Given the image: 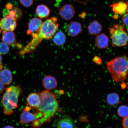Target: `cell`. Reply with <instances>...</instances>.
<instances>
[{
    "label": "cell",
    "mask_w": 128,
    "mask_h": 128,
    "mask_svg": "<svg viewBox=\"0 0 128 128\" xmlns=\"http://www.w3.org/2000/svg\"><path fill=\"white\" fill-rule=\"evenodd\" d=\"M21 4L25 7H30L33 4L34 0H20Z\"/></svg>",
    "instance_id": "cell-24"
},
{
    "label": "cell",
    "mask_w": 128,
    "mask_h": 128,
    "mask_svg": "<svg viewBox=\"0 0 128 128\" xmlns=\"http://www.w3.org/2000/svg\"><path fill=\"white\" fill-rule=\"evenodd\" d=\"M26 101L28 105L30 107L38 108L40 102L39 94L36 93H32L27 97Z\"/></svg>",
    "instance_id": "cell-17"
},
{
    "label": "cell",
    "mask_w": 128,
    "mask_h": 128,
    "mask_svg": "<svg viewBox=\"0 0 128 128\" xmlns=\"http://www.w3.org/2000/svg\"><path fill=\"white\" fill-rule=\"evenodd\" d=\"M128 116L124 118L122 122V126L124 128H128Z\"/></svg>",
    "instance_id": "cell-27"
},
{
    "label": "cell",
    "mask_w": 128,
    "mask_h": 128,
    "mask_svg": "<svg viewBox=\"0 0 128 128\" xmlns=\"http://www.w3.org/2000/svg\"><path fill=\"white\" fill-rule=\"evenodd\" d=\"M57 128H76L74 122L69 116H64L58 122Z\"/></svg>",
    "instance_id": "cell-14"
},
{
    "label": "cell",
    "mask_w": 128,
    "mask_h": 128,
    "mask_svg": "<svg viewBox=\"0 0 128 128\" xmlns=\"http://www.w3.org/2000/svg\"><path fill=\"white\" fill-rule=\"evenodd\" d=\"M42 23V21L39 18H34L31 19L28 24L27 34L29 35L36 32H37L40 28Z\"/></svg>",
    "instance_id": "cell-11"
},
{
    "label": "cell",
    "mask_w": 128,
    "mask_h": 128,
    "mask_svg": "<svg viewBox=\"0 0 128 128\" xmlns=\"http://www.w3.org/2000/svg\"><path fill=\"white\" fill-rule=\"evenodd\" d=\"M92 61L98 64L101 65L102 64L101 59L98 56H96L93 59Z\"/></svg>",
    "instance_id": "cell-26"
},
{
    "label": "cell",
    "mask_w": 128,
    "mask_h": 128,
    "mask_svg": "<svg viewBox=\"0 0 128 128\" xmlns=\"http://www.w3.org/2000/svg\"><path fill=\"white\" fill-rule=\"evenodd\" d=\"M119 95L116 93L109 94L107 98V102L108 104L113 106L117 104L120 102Z\"/></svg>",
    "instance_id": "cell-21"
},
{
    "label": "cell",
    "mask_w": 128,
    "mask_h": 128,
    "mask_svg": "<svg viewBox=\"0 0 128 128\" xmlns=\"http://www.w3.org/2000/svg\"><path fill=\"white\" fill-rule=\"evenodd\" d=\"M42 84L44 87L47 90H52L56 88L58 85V82L54 77L47 76L43 78Z\"/></svg>",
    "instance_id": "cell-12"
},
{
    "label": "cell",
    "mask_w": 128,
    "mask_h": 128,
    "mask_svg": "<svg viewBox=\"0 0 128 128\" xmlns=\"http://www.w3.org/2000/svg\"><path fill=\"white\" fill-rule=\"evenodd\" d=\"M128 107L126 105H122L118 108V113L119 116L124 118L128 116Z\"/></svg>",
    "instance_id": "cell-22"
},
{
    "label": "cell",
    "mask_w": 128,
    "mask_h": 128,
    "mask_svg": "<svg viewBox=\"0 0 128 128\" xmlns=\"http://www.w3.org/2000/svg\"><path fill=\"white\" fill-rule=\"evenodd\" d=\"M36 12L37 15L40 19L46 18L48 16L50 10L47 6L44 4H40L37 7Z\"/></svg>",
    "instance_id": "cell-19"
},
{
    "label": "cell",
    "mask_w": 128,
    "mask_h": 128,
    "mask_svg": "<svg viewBox=\"0 0 128 128\" xmlns=\"http://www.w3.org/2000/svg\"><path fill=\"white\" fill-rule=\"evenodd\" d=\"M6 9L10 10L12 8V5L10 3H8L6 5Z\"/></svg>",
    "instance_id": "cell-29"
},
{
    "label": "cell",
    "mask_w": 128,
    "mask_h": 128,
    "mask_svg": "<svg viewBox=\"0 0 128 128\" xmlns=\"http://www.w3.org/2000/svg\"><path fill=\"white\" fill-rule=\"evenodd\" d=\"M75 12L74 8L72 6L66 4L60 8L59 14L64 20H71L74 17Z\"/></svg>",
    "instance_id": "cell-8"
},
{
    "label": "cell",
    "mask_w": 128,
    "mask_h": 128,
    "mask_svg": "<svg viewBox=\"0 0 128 128\" xmlns=\"http://www.w3.org/2000/svg\"><path fill=\"white\" fill-rule=\"evenodd\" d=\"M108 36L104 34H101L96 37L95 45L98 48L105 49L108 47Z\"/></svg>",
    "instance_id": "cell-13"
},
{
    "label": "cell",
    "mask_w": 128,
    "mask_h": 128,
    "mask_svg": "<svg viewBox=\"0 0 128 128\" xmlns=\"http://www.w3.org/2000/svg\"><path fill=\"white\" fill-rule=\"evenodd\" d=\"M128 11L126 13L124 14L122 18V20L124 24L127 27V31H128Z\"/></svg>",
    "instance_id": "cell-25"
},
{
    "label": "cell",
    "mask_w": 128,
    "mask_h": 128,
    "mask_svg": "<svg viewBox=\"0 0 128 128\" xmlns=\"http://www.w3.org/2000/svg\"><path fill=\"white\" fill-rule=\"evenodd\" d=\"M59 26L57 18L56 17H52L45 21L37 32L32 34V40L20 50V55L22 56L33 52L43 40L51 39L55 34Z\"/></svg>",
    "instance_id": "cell-1"
},
{
    "label": "cell",
    "mask_w": 128,
    "mask_h": 128,
    "mask_svg": "<svg viewBox=\"0 0 128 128\" xmlns=\"http://www.w3.org/2000/svg\"><path fill=\"white\" fill-rule=\"evenodd\" d=\"M4 84L0 80V94H1L4 92Z\"/></svg>",
    "instance_id": "cell-28"
},
{
    "label": "cell",
    "mask_w": 128,
    "mask_h": 128,
    "mask_svg": "<svg viewBox=\"0 0 128 128\" xmlns=\"http://www.w3.org/2000/svg\"><path fill=\"white\" fill-rule=\"evenodd\" d=\"M88 29L90 34L96 36L101 32L102 27L100 22L97 20H94L88 26Z\"/></svg>",
    "instance_id": "cell-18"
},
{
    "label": "cell",
    "mask_w": 128,
    "mask_h": 128,
    "mask_svg": "<svg viewBox=\"0 0 128 128\" xmlns=\"http://www.w3.org/2000/svg\"><path fill=\"white\" fill-rule=\"evenodd\" d=\"M9 11V10L7 9H4L3 11V14L6 16L8 15Z\"/></svg>",
    "instance_id": "cell-31"
},
{
    "label": "cell",
    "mask_w": 128,
    "mask_h": 128,
    "mask_svg": "<svg viewBox=\"0 0 128 128\" xmlns=\"http://www.w3.org/2000/svg\"><path fill=\"white\" fill-rule=\"evenodd\" d=\"M2 58L1 56L0 55V70L2 69L3 66L2 65Z\"/></svg>",
    "instance_id": "cell-30"
},
{
    "label": "cell",
    "mask_w": 128,
    "mask_h": 128,
    "mask_svg": "<svg viewBox=\"0 0 128 128\" xmlns=\"http://www.w3.org/2000/svg\"><path fill=\"white\" fill-rule=\"evenodd\" d=\"M128 58L126 55L118 57L108 62L107 67L112 79L118 82H124L128 72Z\"/></svg>",
    "instance_id": "cell-3"
},
{
    "label": "cell",
    "mask_w": 128,
    "mask_h": 128,
    "mask_svg": "<svg viewBox=\"0 0 128 128\" xmlns=\"http://www.w3.org/2000/svg\"><path fill=\"white\" fill-rule=\"evenodd\" d=\"M54 36V42L56 45L61 46L65 44L66 40V36L63 32H58Z\"/></svg>",
    "instance_id": "cell-20"
},
{
    "label": "cell",
    "mask_w": 128,
    "mask_h": 128,
    "mask_svg": "<svg viewBox=\"0 0 128 128\" xmlns=\"http://www.w3.org/2000/svg\"><path fill=\"white\" fill-rule=\"evenodd\" d=\"M0 80L6 85H9L12 82V72L8 69H4L0 72Z\"/></svg>",
    "instance_id": "cell-16"
},
{
    "label": "cell",
    "mask_w": 128,
    "mask_h": 128,
    "mask_svg": "<svg viewBox=\"0 0 128 128\" xmlns=\"http://www.w3.org/2000/svg\"><path fill=\"white\" fill-rule=\"evenodd\" d=\"M1 40L3 42L8 46H12L16 41L15 34L12 31L3 32Z\"/></svg>",
    "instance_id": "cell-15"
},
{
    "label": "cell",
    "mask_w": 128,
    "mask_h": 128,
    "mask_svg": "<svg viewBox=\"0 0 128 128\" xmlns=\"http://www.w3.org/2000/svg\"><path fill=\"white\" fill-rule=\"evenodd\" d=\"M39 94L40 102L37 108L42 113L43 116L32 122L31 126L33 128H40L43 124L50 121L58 108V102L52 92L46 90Z\"/></svg>",
    "instance_id": "cell-2"
},
{
    "label": "cell",
    "mask_w": 128,
    "mask_h": 128,
    "mask_svg": "<svg viewBox=\"0 0 128 128\" xmlns=\"http://www.w3.org/2000/svg\"><path fill=\"white\" fill-rule=\"evenodd\" d=\"M3 128H15L12 126H5Z\"/></svg>",
    "instance_id": "cell-32"
},
{
    "label": "cell",
    "mask_w": 128,
    "mask_h": 128,
    "mask_svg": "<svg viewBox=\"0 0 128 128\" xmlns=\"http://www.w3.org/2000/svg\"><path fill=\"white\" fill-rule=\"evenodd\" d=\"M114 18L115 19H117L118 18V14H116L114 16Z\"/></svg>",
    "instance_id": "cell-33"
},
{
    "label": "cell",
    "mask_w": 128,
    "mask_h": 128,
    "mask_svg": "<svg viewBox=\"0 0 128 128\" xmlns=\"http://www.w3.org/2000/svg\"><path fill=\"white\" fill-rule=\"evenodd\" d=\"M17 24V20L8 15L6 16L0 20V28L4 31H14Z\"/></svg>",
    "instance_id": "cell-6"
},
{
    "label": "cell",
    "mask_w": 128,
    "mask_h": 128,
    "mask_svg": "<svg viewBox=\"0 0 128 128\" xmlns=\"http://www.w3.org/2000/svg\"><path fill=\"white\" fill-rule=\"evenodd\" d=\"M20 86H11L6 89L2 97L4 113L6 116L13 114L18 106V98L22 92Z\"/></svg>",
    "instance_id": "cell-4"
},
{
    "label": "cell",
    "mask_w": 128,
    "mask_h": 128,
    "mask_svg": "<svg viewBox=\"0 0 128 128\" xmlns=\"http://www.w3.org/2000/svg\"><path fill=\"white\" fill-rule=\"evenodd\" d=\"M24 109L20 117V122L22 124H28L42 117L43 114L40 112L33 113Z\"/></svg>",
    "instance_id": "cell-7"
},
{
    "label": "cell",
    "mask_w": 128,
    "mask_h": 128,
    "mask_svg": "<svg viewBox=\"0 0 128 128\" xmlns=\"http://www.w3.org/2000/svg\"><path fill=\"white\" fill-rule=\"evenodd\" d=\"M9 51V48L7 44L3 42H0V54H7Z\"/></svg>",
    "instance_id": "cell-23"
},
{
    "label": "cell",
    "mask_w": 128,
    "mask_h": 128,
    "mask_svg": "<svg viewBox=\"0 0 128 128\" xmlns=\"http://www.w3.org/2000/svg\"><path fill=\"white\" fill-rule=\"evenodd\" d=\"M127 2L120 1L114 2L110 6L112 8V10L115 14L124 15L128 11Z\"/></svg>",
    "instance_id": "cell-10"
},
{
    "label": "cell",
    "mask_w": 128,
    "mask_h": 128,
    "mask_svg": "<svg viewBox=\"0 0 128 128\" xmlns=\"http://www.w3.org/2000/svg\"><path fill=\"white\" fill-rule=\"evenodd\" d=\"M110 38L113 47H121L127 44L128 36L124 30V27L120 24H114L113 26L109 28Z\"/></svg>",
    "instance_id": "cell-5"
},
{
    "label": "cell",
    "mask_w": 128,
    "mask_h": 128,
    "mask_svg": "<svg viewBox=\"0 0 128 128\" xmlns=\"http://www.w3.org/2000/svg\"><path fill=\"white\" fill-rule=\"evenodd\" d=\"M83 31L81 24L79 22H72L70 23L68 28V35L74 37L81 34Z\"/></svg>",
    "instance_id": "cell-9"
},
{
    "label": "cell",
    "mask_w": 128,
    "mask_h": 128,
    "mask_svg": "<svg viewBox=\"0 0 128 128\" xmlns=\"http://www.w3.org/2000/svg\"></svg>",
    "instance_id": "cell-34"
}]
</instances>
